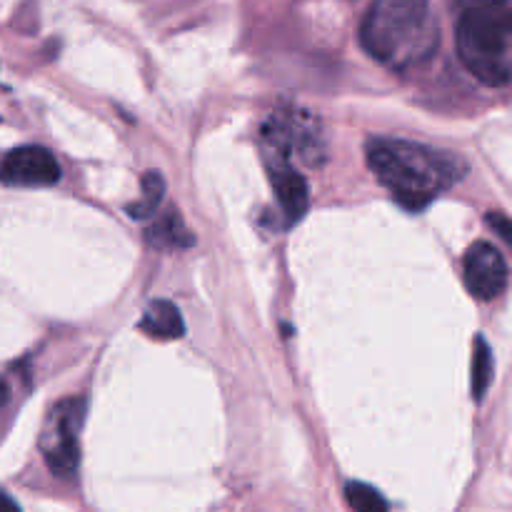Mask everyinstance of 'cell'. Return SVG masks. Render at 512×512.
<instances>
[{"mask_svg": "<svg viewBox=\"0 0 512 512\" xmlns=\"http://www.w3.org/2000/svg\"><path fill=\"white\" fill-rule=\"evenodd\" d=\"M368 168L408 210H423L465 173L455 155L400 138H370Z\"/></svg>", "mask_w": 512, "mask_h": 512, "instance_id": "obj_1", "label": "cell"}, {"mask_svg": "<svg viewBox=\"0 0 512 512\" xmlns=\"http://www.w3.org/2000/svg\"><path fill=\"white\" fill-rule=\"evenodd\" d=\"M363 48L390 68L425 63L438 48L430 0H375L360 28Z\"/></svg>", "mask_w": 512, "mask_h": 512, "instance_id": "obj_2", "label": "cell"}, {"mask_svg": "<svg viewBox=\"0 0 512 512\" xmlns=\"http://www.w3.org/2000/svg\"><path fill=\"white\" fill-rule=\"evenodd\" d=\"M458 55L485 85L503 88L512 75V10L508 0H463Z\"/></svg>", "mask_w": 512, "mask_h": 512, "instance_id": "obj_3", "label": "cell"}, {"mask_svg": "<svg viewBox=\"0 0 512 512\" xmlns=\"http://www.w3.org/2000/svg\"><path fill=\"white\" fill-rule=\"evenodd\" d=\"M85 403L80 398H68L48 413L45 428L40 433V450L50 473L58 478H75L80 465V425H83Z\"/></svg>", "mask_w": 512, "mask_h": 512, "instance_id": "obj_4", "label": "cell"}, {"mask_svg": "<svg viewBox=\"0 0 512 512\" xmlns=\"http://www.w3.org/2000/svg\"><path fill=\"white\" fill-rule=\"evenodd\" d=\"M60 180L58 158L43 145H23L10 150L0 163V183L13 188H45Z\"/></svg>", "mask_w": 512, "mask_h": 512, "instance_id": "obj_5", "label": "cell"}, {"mask_svg": "<svg viewBox=\"0 0 512 512\" xmlns=\"http://www.w3.org/2000/svg\"><path fill=\"white\" fill-rule=\"evenodd\" d=\"M465 285L478 300H495L508 290L510 270L503 253L493 243L470 245L463 258Z\"/></svg>", "mask_w": 512, "mask_h": 512, "instance_id": "obj_6", "label": "cell"}, {"mask_svg": "<svg viewBox=\"0 0 512 512\" xmlns=\"http://www.w3.org/2000/svg\"><path fill=\"white\" fill-rule=\"evenodd\" d=\"M268 170L270 185H273L275 198H278L280 210H283L285 215V223H300V218H303L310 208V190L305 178L290 163L270 165Z\"/></svg>", "mask_w": 512, "mask_h": 512, "instance_id": "obj_7", "label": "cell"}, {"mask_svg": "<svg viewBox=\"0 0 512 512\" xmlns=\"http://www.w3.org/2000/svg\"><path fill=\"white\" fill-rule=\"evenodd\" d=\"M140 330L155 340H178L185 335L183 315L170 300H153L140 318Z\"/></svg>", "mask_w": 512, "mask_h": 512, "instance_id": "obj_8", "label": "cell"}, {"mask_svg": "<svg viewBox=\"0 0 512 512\" xmlns=\"http://www.w3.org/2000/svg\"><path fill=\"white\" fill-rule=\"evenodd\" d=\"M148 243L155 248H190L195 243V235L188 233L178 210H168L163 218L150 225Z\"/></svg>", "mask_w": 512, "mask_h": 512, "instance_id": "obj_9", "label": "cell"}, {"mask_svg": "<svg viewBox=\"0 0 512 512\" xmlns=\"http://www.w3.org/2000/svg\"><path fill=\"white\" fill-rule=\"evenodd\" d=\"M473 380H470V388H473V398L483 400L485 393H488L490 383H493V373H495V363H493V350H490L488 340L480 335L475 338V348H473Z\"/></svg>", "mask_w": 512, "mask_h": 512, "instance_id": "obj_10", "label": "cell"}, {"mask_svg": "<svg viewBox=\"0 0 512 512\" xmlns=\"http://www.w3.org/2000/svg\"><path fill=\"white\" fill-rule=\"evenodd\" d=\"M165 195V180L158 170H150L143 175V198L138 203L128 205V215L135 220H150L158 213Z\"/></svg>", "mask_w": 512, "mask_h": 512, "instance_id": "obj_11", "label": "cell"}, {"mask_svg": "<svg viewBox=\"0 0 512 512\" xmlns=\"http://www.w3.org/2000/svg\"><path fill=\"white\" fill-rule=\"evenodd\" d=\"M345 498L355 512H388V500L373 485L348 483L345 485Z\"/></svg>", "mask_w": 512, "mask_h": 512, "instance_id": "obj_12", "label": "cell"}, {"mask_svg": "<svg viewBox=\"0 0 512 512\" xmlns=\"http://www.w3.org/2000/svg\"><path fill=\"white\" fill-rule=\"evenodd\" d=\"M488 225H490V228L498 230V235L505 240V243H512V228H510L508 215H505V213H490L488 215Z\"/></svg>", "mask_w": 512, "mask_h": 512, "instance_id": "obj_13", "label": "cell"}, {"mask_svg": "<svg viewBox=\"0 0 512 512\" xmlns=\"http://www.w3.org/2000/svg\"><path fill=\"white\" fill-rule=\"evenodd\" d=\"M0 512H20V508H18V503L10 498V495L0 493Z\"/></svg>", "mask_w": 512, "mask_h": 512, "instance_id": "obj_14", "label": "cell"}, {"mask_svg": "<svg viewBox=\"0 0 512 512\" xmlns=\"http://www.w3.org/2000/svg\"><path fill=\"white\" fill-rule=\"evenodd\" d=\"M5 403H8V385H5L3 380H0V410H3Z\"/></svg>", "mask_w": 512, "mask_h": 512, "instance_id": "obj_15", "label": "cell"}]
</instances>
